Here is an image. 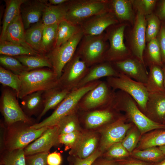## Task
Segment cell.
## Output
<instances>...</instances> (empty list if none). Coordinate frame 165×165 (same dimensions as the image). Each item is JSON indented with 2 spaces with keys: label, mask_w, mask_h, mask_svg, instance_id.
<instances>
[{
  "label": "cell",
  "mask_w": 165,
  "mask_h": 165,
  "mask_svg": "<svg viewBox=\"0 0 165 165\" xmlns=\"http://www.w3.org/2000/svg\"><path fill=\"white\" fill-rule=\"evenodd\" d=\"M111 4V10L118 20L133 21L132 0H113Z\"/></svg>",
  "instance_id": "32"
},
{
  "label": "cell",
  "mask_w": 165,
  "mask_h": 165,
  "mask_svg": "<svg viewBox=\"0 0 165 165\" xmlns=\"http://www.w3.org/2000/svg\"><path fill=\"white\" fill-rule=\"evenodd\" d=\"M100 135L97 132L83 131L75 146L69 154L74 157L85 159L91 155L97 149Z\"/></svg>",
  "instance_id": "20"
},
{
  "label": "cell",
  "mask_w": 165,
  "mask_h": 165,
  "mask_svg": "<svg viewBox=\"0 0 165 165\" xmlns=\"http://www.w3.org/2000/svg\"><path fill=\"white\" fill-rule=\"evenodd\" d=\"M111 105L107 108L87 112H81V119L88 129H94L113 122L121 116Z\"/></svg>",
  "instance_id": "16"
},
{
  "label": "cell",
  "mask_w": 165,
  "mask_h": 165,
  "mask_svg": "<svg viewBox=\"0 0 165 165\" xmlns=\"http://www.w3.org/2000/svg\"><path fill=\"white\" fill-rule=\"evenodd\" d=\"M62 158L61 153L57 151L49 153L47 157V165H61Z\"/></svg>",
  "instance_id": "50"
},
{
  "label": "cell",
  "mask_w": 165,
  "mask_h": 165,
  "mask_svg": "<svg viewBox=\"0 0 165 165\" xmlns=\"http://www.w3.org/2000/svg\"><path fill=\"white\" fill-rule=\"evenodd\" d=\"M82 131L83 130L75 131L59 135L58 137L59 144L64 145L65 150L73 148L79 141Z\"/></svg>",
  "instance_id": "44"
},
{
  "label": "cell",
  "mask_w": 165,
  "mask_h": 165,
  "mask_svg": "<svg viewBox=\"0 0 165 165\" xmlns=\"http://www.w3.org/2000/svg\"><path fill=\"white\" fill-rule=\"evenodd\" d=\"M145 112L148 118L160 120L165 117V92L148 93Z\"/></svg>",
  "instance_id": "22"
},
{
  "label": "cell",
  "mask_w": 165,
  "mask_h": 165,
  "mask_svg": "<svg viewBox=\"0 0 165 165\" xmlns=\"http://www.w3.org/2000/svg\"><path fill=\"white\" fill-rule=\"evenodd\" d=\"M156 165H165V157L161 161L156 163Z\"/></svg>",
  "instance_id": "55"
},
{
  "label": "cell",
  "mask_w": 165,
  "mask_h": 165,
  "mask_svg": "<svg viewBox=\"0 0 165 165\" xmlns=\"http://www.w3.org/2000/svg\"><path fill=\"white\" fill-rule=\"evenodd\" d=\"M139 132L136 127L131 129L121 142L126 150L131 154L134 150L138 141Z\"/></svg>",
  "instance_id": "45"
},
{
  "label": "cell",
  "mask_w": 165,
  "mask_h": 165,
  "mask_svg": "<svg viewBox=\"0 0 165 165\" xmlns=\"http://www.w3.org/2000/svg\"><path fill=\"white\" fill-rule=\"evenodd\" d=\"M0 54L12 57L42 55L33 49L22 45L5 41H0Z\"/></svg>",
  "instance_id": "29"
},
{
  "label": "cell",
  "mask_w": 165,
  "mask_h": 165,
  "mask_svg": "<svg viewBox=\"0 0 165 165\" xmlns=\"http://www.w3.org/2000/svg\"><path fill=\"white\" fill-rule=\"evenodd\" d=\"M99 80L89 83L71 91L66 97L49 117L40 122L31 125L35 129L56 126L58 122L65 116L78 111V105L82 97L88 91L95 87L100 82Z\"/></svg>",
  "instance_id": "2"
},
{
  "label": "cell",
  "mask_w": 165,
  "mask_h": 165,
  "mask_svg": "<svg viewBox=\"0 0 165 165\" xmlns=\"http://www.w3.org/2000/svg\"><path fill=\"white\" fill-rule=\"evenodd\" d=\"M76 53L89 67L103 62L107 51L106 35H84Z\"/></svg>",
  "instance_id": "8"
},
{
  "label": "cell",
  "mask_w": 165,
  "mask_h": 165,
  "mask_svg": "<svg viewBox=\"0 0 165 165\" xmlns=\"http://www.w3.org/2000/svg\"><path fill=\"white\" fill-rule=\"evenodd\" d=\"M108 2L104 0H69L65 20L79 26L91 17L111 10Z\"/></svg>",
  "instance_id": "5"
},
{
  "label": "cell",
  "mask_w": 165,
  "mask_h": 165,
  "mask_svg": "<svg viewBox=\"0 0 165 165\" xmlns=\"http://www.w3.org/2000/svg\"><path fill=\"white\" fill-rule=\"evenodd\" d=\"M0 66L18 75L28 71L27 68L14 57L0 55Z\"/></svg>",
  "instance_id": "41"
},
{
  "label": "cell",
  "mask_w": 165,
  "mask_h": 165,
  "mask_svg": "<svg viewBox=\"0 0 165 165\" xmlns=\"http://www.w3.org/2000/svg\"><path fill=\"white\" fill-rule=\"evenodd\" d=\"M130 154L121 142H118L112 145L102 156L109 160H116L125 159Z\"/></svg>",
  "instance_id": "43"
},
{
  "label": "cell",
  "mask_w": 165,
  "mask_h": 165,
  "mask_svg": "<svg viewBox=\"0 0 165 165\" xmlns=\"http://www.w3.org/2000/svg\"><path fill=\"white\" fill-rule=\"evenodd\" d=\"M165 145V130H157L145 134L141 139L137 149Z\"/></svg>",
  "instance_id": "35"
},
{
  "label": "cell",
  "mask_w": 165,
  "mask_h": 165,
  "mask_svg": "<svg viewBox=\"0 0 165 165\" xmlns=\"http://www.w3.org/2000/svg\"><path fill=\"white\" fill-rule=\"evenodd\" d=\"M146 26L145 16L138 12L131 35V49L133 56L144 64L143 55L145 46Z\"/></svg>",
  "instance_id": "17"
},
{
  "label": "cell",
  "mask_w": 165,
  "mask_h": 165,
  "mask_svg": "<svg viewBox=\"0 0 165 165\" xmlns=\"http://www.w3.org/2000/svg\"><path fill=\"white\" fill-rule=\"evenodd\" d=\"M119 74V73L116 69L112 63L102 62L89 67L86 74L75 88L99 80L103 77H118Z\"/></svg>",
  "instance_id": "21"
},
{
  "label": "cell",
  "mask_w": 165,
  "mask_h": 165,
  "mask_svg": "<svg viewBox=\"0 0 165 165\" xmlns=\"http://www.w3.org/2000/svg\"><path fill=\"white\" fill-rule=\"evenodd\" d=\"M25 0H6V8L4 13L2 30L0 37L1 40L8 25L20 14V8Z\"/></svg>",
  "instance_id": "30"
},
{
  "label": "cell",
  "mask_w": 165,
  "mask_h": 165,
  "mask_svg": "<svg viewBox=\"0 0 165 165\" xmlns=\"http://www.w3.org/2000/svg\"><path fill=\"white\" fill-rule=\"evenodd\" d=\"M164 121L165 122V117L163 119Z\"/></svg>",
  "instance_id": "58"
},
{
  "label": "cell",
  "mask_w": 165,
  "mask_h": 165,
  "mask_svg": "<svg viewBox=\"0 0 165 165\" xmlns=\"http://www.w3.org/2000/svg\"><path fill=\"white\" fill-rule=\"evenodd\" d=\"M112 105L117 110L124 111L141 134L154 130L165 129V124L148 118L140 109L133 98L123 91H115Z\"/></svg>",
  "instance_id": "1"
},
{
  "label": "cell",
  "mask_w": 165,
  "mask_h": 165,
  "mask_svg": "<svg viewBox=\"0 0 165 165\" xmlns=\"http://www.w3.org/2000/svg\"><path fill=\"white\" fill-rule=\"evenodd\" d=\"M68 1V0H49L48 2L50 5L57 6L63 4Z\"/></svg>",
  "instance_id": "54"
},
{
  "label": "cell",
  "mask_w": 165,
  "mask_h": 165,
  "mask_svg": "<svg viewBox=\"0 0 165 165\" xmlns=\"http://www.w3.org/2000/svg\"><path fill=\"white\" fill-rule=\"evenodd\" d=\"M89 68L75 53L64 67L57 86L64 89L72 91L83 79Z\"/></svg>",
  "instance_id": "12"
},
{
  "label": "cell",
  "mask_w": 165,
  "mask_h": 165,
  "mask_svg": "<svg viewBox=\"0 0 165 165\" xmlns=\"http://www.w3.org/2000/svg\"><path fill=\"white\" fill-rule=\"evenodd\" d=\"M112 63L119 73L137 82L144 84L146 83L148 72L146 66L133 56L124 60Z\"/></svg>",
  "instance_id": "15"
},
{
  "label": "cell",
  "mask_w": 165,
  "mask_h": 165,
  "mask_svg": "<svg viewBox=\"0 0 165 165\" xmlns=\"http://www.w3.org/2000/svg\"><path fill=\"white\" fill-rule=\"evenodd\" d=\"M83 36L81 29L67 41L58 47L54 48L45 55L51 63L52 69L59 79L65 66L75 54L77 46Z\"/></svg>",
  "instance_id": "10"
},
{
  "label": "cell",
  "mask_w": 165,
  "mask_h": 165,
  "mask_svg": "<svg viewBox=\"0 0 165 165\" xmlns=\"http://www.w3.org/2000/svg\"><path fill=\"white\" fill-rule=\"evenodd\" d=\"M45 0H25L20 8V15L25 30L32 24L41 20L44 11L49 4Z\"/></svg>",
  "instance_id": "19"
},
{
  "label": "cell",
  "mask_w": 165,
  "mask_h": 165,
  "mask_svg": "<svg viewBox=\"0 0 165 165\" xmlns=\"http://www.w3.org/2000/svg\"><path fill=\"white\" fill-rule=\"evenodd\" d=\"M1 90L0 111L6 126L18 122H23L31 125L36 123L34 119L28 117L24 112L14 90L3 86Z\"/></svg>",
  "instance_id": "6"
},
{
  "label": "cell",
  "mask_w": 165,
  "mask_h": 165,
  "mask_svg": "<svg viewBox=\"0 0 165 165\" xmlns=\"http://www.w3.org/2000/svg\"><path fill=\"white\" fill-rule=\"evenodd\" d=\"M23 122L14 123L5 127L4 136L5 150L24 149L41 136L49 127L39 129Z\"/></svg>",
  "instance_id": "4"
},
{
  "label": "cell",
  "mask_w": 165,
  "mask_h": 165,
  "mask_svg": "<svg viewBox=\"0 0 165 165\" xmlns=\"http://www.w3.org/2000/svg\"><path fill=\"white\" fill-rule=\"evenodd\" d=\"M132 4L139 12L144 16L152 13L156 2L155 0H132Z\"/></svg>",
  "instance_id": "46"
},
{
  "label": "cell",
  "mask_w": 165,
  "mask_h": 165,
  "mask_svg": "<svg viewBox=\"0 0 165 165\" xmlns=\"http://www.w3.org/2000/svg\"><path fill=\"white\" fill-rule=\"evenodd\" d=\"M14 57L26 67L28 71L44 67L52 69L51 63L45 55H25Z\"/></svg>",
  "instance_id": "33"
},
{
  "label": "cell",
  "mask_w": 165,
  "mask_h": 165,
  "mask_svg": "<svg viewBox=\"0 0 165 165\" xmlns=\"http://www.w3.org/2000/svg\"><path fill=\"white\" fill-rule=\"evenodd\" d=\"M106 81L114 90H120L130 95L141 111L145 112L148 93L144 84L120 73L118 77L106 78Z\"/></svg>",
  "instance_id": "9"
},
{
  "label": "cell",
  "mask_w": 165,
  "mask_h": 165,
  "mask_svg": "<svg viewBox=\"0 0 165 165\" xmlns=\"http://www.w3.org/2000/svg\"><path fill=\"white\" fill-rule=\"evenodd\" d=\"M158 14L160 19L165 20V0L162 2L158 11Z\"/></svg>",
  "instance_id": "53"
},
{
  "label": "cell",
  "mask_w": 165,
  "mask_h": 165,
  "mask_svg": "<svg viewBox=\"0 0 165 165\" xmlns=\"http://www.w3.org/2000/svg\"><path fill=\"white\" fill-rule=\"evenodd\" d=\"M102 153L98 148L91 155L85 159L75 157L72 165H91L97 159L102 156Z\"/></svg>",
  "instance_id": "48"
},
{
  "label": "cell",
  "mask_w": 165,
  "mask_h": 165,
  "mask_svg": "<svg viewBox=\"0 0 165 165\" xmlns=\"http://www.w3.org/2000/svg\"><path fill=\"white\" fill-rule=\"evenodd\" d=\"M115 160L118 165H149L146 162L138 159L125 158Z\"/></svg>",
  "instance_id": "51"
},
{
  "label": "cell",
  "mask_w": 165,
  "mask_h": 165,
  "mask_svg": "<svg viewBox=\"0 0 165 165\" xmlns=\"http://www.w3.org/2000/svg\"><path fill=\"white\" fill-rule=\"evenodd\" d=\"M157 38L160 49L162 62H165V25L163 24Z\"/></svg>",
  "instance_id": "49"
},
{
  "label": "cell",
  "mask_w": 165,
  "mask_h": 165,
  "mask_svg": "<svg viewBox=\"0 0 165 165\" xmlns=\"http://www.w3.org/2000/svg\"><path fill=\"white\" fill-rule=\"evenodd\" d=\"M162 69L164 74V85L165 89V65L163 66Z\"/></svg>",
  "instance_id": "57"
},
{
  "label": "cell",
  "mask_w": 165,
  "mask_h": 165,
  "mask_svg": "<svg viewBox=\"0 0 165 165\" xmlns=\"http://www.w3.org/2000/svg\"><path fill=\"white\" fill-rule=\"evenodd\" d=\"M115 91L106 81H101L95 87L89 90L81 98L78 111L87 112L105 108L112 105Z\"/></svg>",
  "instance_id": "7"
},
{
  "label": "cell",
  "mask_w": 165,
  "mask_h": 165,
  "mask_svg": "<svg viewBox=\"0 0 165 165\" xmlns=\"http://www.w3.org/2000/svg\"><path fill=\"white\" fill-rule=\"evenodd\" d=\"M160 149L162 151L164 155L165 156V145L160 146L159 147Z\"/></svg>",
  "instance_id": "56"
},
{
  "label": "cell",
  "mask_w": 165,
  "mask_h": 165,
  "mask_svg": "<svg viewBox=\"0 0 165 165\" xmlns=\"http://www.w3.org/2000/svg\"><path fill=\"white\" fill-rule=\"evenodd\" d=\"M78 111L68 115L61 119L56 125L59 135L75 131H82L80 123Z\"/></svg>",
  "instance_id": "37"
},
{
  "label": "cell",
  "mask_w": 165,
  "mask_h": 165,
  "mask_svg": "<svg viewBox=\"0 0 165 165\" xmlns=\"http://www.w3.org/2000/svg\"><path fill=\"white\" fill-rule=\"evenodd\" d=\"M130 155L134 158L145 161L157 163L165 157L159 147H153L142 150L134 149Z\"/></svg>",
  "instance_id": "34"
},
{
  "label": "cell",
  "mask_w": 165,
  "mask_h": 165,
  "mask_svg": "<svg viewBox=\"0 0 165 165\" xmlns=\"http://www.w3.org/2000/svg\"><path fill=\"white\" fill-rule=\"evenodd\" d=\"M0 83L2 86L9 87L14 90L16 94L20 86L19 76L0 66Z\"/></svg>",
  "instance_id": "40"
},
{
  "label": "cell",
  "mask_w": 165,
  "mask_h": 165,
  "mask_svg": "<svg viewBox=\"0 0 165 165\" xmlns=\"http://www.w3.org/2000/svg\"><path fill=\"white\" fill-rule=\"evenodd\" d=\"M80 29L79 26L74 25L65 19L61 21L58 24L54 47H58L67 41Z\"/></svg>",
  "instance_id": "31"
},
{
  "label": "cell",
  "mask_w": 165,
  "mask_h": 165,
  "mask_svg": "<svg viewBox=\"0 0 165 165\" xmlns=\"http://www.w3.org/2000/svg\"><path fill=\"white\" fill-rule=\"evenodd\" d=\"M44 91H39L29 94L21 99L20 106L25 114L31 117H37L44 108L43 93Z\"/></svg>",
  "instance_id": "23"
},
{
  "label": "cell",
  "mask_w": 165,
  "mask_h": 165,
  "mask_svg": "<svg viewBox=\"0 0 165 165\" xmlns=\"http://www.w3.org/2000/svg\"><path fill=\"white\" fill-rule=\"evenodd\" d=\"M59 135L58 127L57 126L49 127L41 136L24 149L25 156L49 152L52 147L59 144Z\"/></svg>",
  "instance_id": "18"
},
{
  "label": "cell",
  "mask_w": 165,
  "mask_h": 165,
  "mask_svg": "<svg viewBox=\"0 0 165 165\" xmlns=\"http://www.w3.org/2000/svg\"><path fill=\"white\" fill-rule=\"evenodd\" d=\"M58 24L44 26L42 39L43 50L46 55L55 47Z\"/></svg>",
  "instance_id": "39"
},
{
  "label": "cell",
  "mask_w": 165,
  "mask_h": 165,
  "mask_svg": "<svg viewBox=\"0 0 165 165\" xmlns=\"http://www.w3.org/2000/svg\"><path fill=\"white\" fill-rule=\"evenodd\" d=\"M0 165H3V164H0Z\"/></svg>",
  "instance_id": "59"
},
{
  "label": "cell",
  "mask_w": 165,
  "mask_h": 165,
  "mask_svg": "<svg viewBox=\"0 0 165 165\" xmlns=\"http://www.w3.org/2000/svg\"><path fill=\"white\" fill-rule=\"evenodd\" d=\"M118 22V20L111 9L91 17L79 26L84 35H97L102 34L107 28Z\"/></svg>",
  "instance_id": "14"
},
{
  "label": "cell",
  "mask_w": 165,
  "mask_h": 165,
  "mask_svg": "<svg viewBox=\"0 0 165 165\" xmlns=\"http://www.w3.org/2000/svg\"><path fill=\"white\" fill-rule=\"evenodd\" d=\"M126 26L124 24H120L109 31L106 36L109 42L110 48L105 53L103 62L114 63L124 60L132 56L124 42Z\"/></svg>",
  "instance_id": "11"
},
{
  "label": "cell",
  "mask_w": 165,
  "mask_h": 165,
  "mask_svg": "<svg viewBox=\"0 0 165 165\" xmlns=\"http://www.w3.org/2000/svg\"><path fill=\"white\" fill-rule=\"evenodd\" d=\"M100 157L96 160L91 165H118L115 160Z\"/></svg>",
  "instance_id": "52"
},
{
  "label": "cell",
  "mask_w": 165,
  "mask_h": 165,
  "mask_svg": "<svg viewBox=\"0 0 165 165\" xmlns=\"http://www.w3.org/2000/svg\"><path fill=\"white\" fill-rule=\"evenodd\" d=\"M68 2L57 6L49 4L44 11L41 20L44 26L58 24L65 19Z\"/></svg>",
  "instance_id": "27"
},
{
  "label": "cell",
  "mask_w": 165,
  "mask_h": 165,
  "mask_svg": "<svg viewBox=\"0 0 165 165\" xmlns=\"http://www.w3.org/2000/svg\"><path fill=\"white\" fill-rule=\"evenodd\" d=\"M25 30L20 14L8 25L2 39L0 41H5L32 49L25 41Z\"/></svg>",
  "instance_id": "25"
},
{
  "label": "cell",
  "mask_w": 165,
  "mask_h": 165,
  "mask_svg": "<svg viewBox=\"0 0 165 165\" xmlns=\"http://www.w3.org/2000/svg\"><path fill=\"white\" fill-rule=\"evenodd\" d=\"M145 32L146 41L148 42L156 38L160 31V22L158 17L151 13L147 16Z\"/></svg>",
  "instance_id": "42"
},
{
  "label": "cell",
  "mask_w": 165,
  "mask_h": 165,
  "mask_svg": "<svg viewBox=\"0 0 165 165\" xmlns=\"http://www.w3.org/2000/svg\"><path fill=\"white\" fill-rule=\"evenodd\" d=\"M143 60L145 65L148 67L152 65L162 66L160 49L156 38L148 42L147 51L143 56Z\"/></svg>",
  "instance_id": "36"
},
{
  "label": "cell",
  "mask_w": 165,
  "mask_h": 165,
  "mask_svg": "<svg viewBox=\"0 0 165 165\" xmlns=\"http://www.w3.org/2000/svg\"><path fill=\"white\" fill-rule=\"evenodd\" d=\"M20 86L16 94L18 99L39 91H45L58 85L59 78L50 68H41L25 71L19 75Z\"/></svg>",
  "instance_id": "3"
},
{
  "label": "cell",
  "mask_w": 165,
  "mask_h": 165,
  "mask_svg": "<svg viewBox=\"0 0 165 165\" xmlns=\"http://www.w3.org/2000/svg\"><path fill=\"white\" fill-rule=\"evenodd\" d=\"M0 153V164L26 165L24 149L5 150Z\"/></svg>",
  "instance_id": "38"
},
{
  "label": "cell",
  "mask_w": 165,
  "mask_h": 165,
  "mask_svg": "<svg viewBox=\"0 0 165 165\" xmlns=\"http://www.w3.org/2000/svg\"><path fill=\"white\" fill-rule=\"evenodd\" d=\"M126 119L125 117L121 116L99 129L100 137L98 148L102 154L113 144L121 142L124 138L131 126L130 123H126Z\"/></svg>",
  "instance_id": "13"
},
{
  "label": "cell",
  "mask_w": 165,
  "mask_h": 165,
  "mask_svg": "<svg viewBox=\"0 0 165 165\" xmlns=\"http://www.w3.org/2000/svg\"><path fill=\"white\" fill-rule=\"evenodd\" d=\"M149 68L147 81L145 84L148 93L165 92L162 68L156 65L151 66Z\"/></svg>",
  "instance_id": "28"
},
{
  "label": "cell",
  "mask_w": 165,
  "mask_h": 165,
  "mask_svg": "<svg viewBox=\"0 0 165 165\" xmlns=\"http://www.w3.org/2000/svg\"><path fill=\"white\" fill-rule=\"evenodd\" d=\"M49 152H43L25 156L26 165H47Z\"/></svg>",
  "instance_id": "47"
},
{
  "label": "cell",
  "mask_w": 165,
  "mask_h": 165,
  "mask_svg": "<svg viewBox=\"0 0 165 165\" xmlns=\"http://www.w3.org/2000/svg\"><path fill=\"white\" fill-rule=\"evenodd\" d=\"M70 91L58 86L44 91L43 93L44 108L37 117V121H39L50 110L55 109Z\"/></svg>",
  "instance_id": "24"
},
{
  "label": "cell",
  "mask_w": 165,
  "mask_h": 165,
  "mask_svg": "<svg viewBox=\"0 0 165 165\" xmlns=\"http://www.w3.org/2000/svg\"><path fill=\"white\" fill-rule=\"evenodd\" d=\"M44 25L42 20L34 24L25 31L26 42L35 51L45 55L42 46Z\"/></svg>",
  "instance_id": "26"
}]
</instances>
